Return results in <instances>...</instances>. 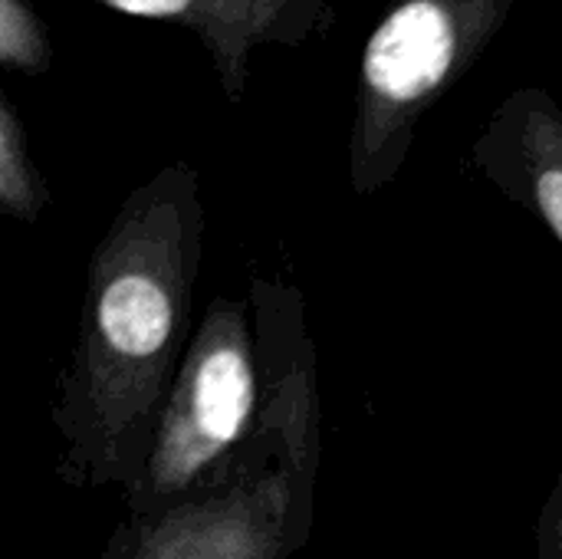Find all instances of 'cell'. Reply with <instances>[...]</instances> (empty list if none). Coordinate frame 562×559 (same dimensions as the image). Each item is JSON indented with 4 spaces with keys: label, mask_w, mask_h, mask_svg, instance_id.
I'll return each instance as SVG.
<instances>
[{
    "label": "cell",
    "mask_w": 562,
    "mask_h": 559,
    "mask_svg": "<svg viewBox=\"0 0 562 559\" xmlns=\"http://www.w3.org/2000/svg\"><path fill=\"white\" fill-rule=\"evenodd\" d=\"M198 171L175 161L135 188L89 260L69 362L56 379V474L76 488H132L191 346L204 254Z\"/></svg>",
    "instance_id": "cell-1"
},
{
    "label": "cell",
    "mask_w": 562,
    "mask_h": 559,
    "mask_svg": "<svg viewBox=\"0 0 562 559\" xmlns=\"http://www.w3.org/2000/svg\"><path fill=\"white\" fill-rule=\"evenodd\" d=\"M254 306L267 369L263 438L254 458L227 488L122 524L102 559H293L310 540L319 465L313 349L296 290L263 283Z\"/></svg>",
    "instance_id": "cell-2"
},
{
    "label": "cell",
    "mask_w": 562,
    "mask_h": 559,
    "mask_svg": "<svg viewBox=\"0 0 562 559\" xmlns=\"http://www.w3.org/2000/svg\"><path fill=\"white\" fill-rule=\"evenodd\" d=\"M267 369L257 316L217 297L198 323L168 392L151 458L125 488L132 517H158L227 488L263 438Z\"/></svg>",
    "instance_id": "cell-3"
},
{
    "label": "cell",
    "mask_w": 562,
    "mask_h": 559,
    "mask_svg": "<svg viewBox=\"0 0 562 559\" xmlns=\"http://www.w3.org/2000/svg\"><path fill=\"white\" fill-rule=\"evenodd\" d=\"M514 0H398L359 59L349 185L359 198L402 171L422 119L474 69Z\"/></svg>",
    "instance_id": "cell-4"
},
{
    "label": "cell",
    "mask_w": 562,
    "mask_h": 559,
    "mask_svg": "<svg viewBox=\"0 0 562 559\" xmlns=\"http://www.w3.org/2000/svg\"><path fill=\"white\" fill-rule=\"evenodd\" d=\"M99 7L191 30L207 49L227 102L247 92L257 46H303L333 26V0H92Z\"/></svg>",
    "instance_id": "cell-5"
},
{
    "label": "cell",
    "mask_w": 562,
    "mask_h": 559,
    "mask_svg": "<svg viewBox=\"0 0 562 559\" xmlns=\"http://www.w3.org/2000/svg\"><path fill=\"white\" fill-rule=\"evenodd\" d=\"M471 165L562 247V109L547 89H514L474 138Z\"/></svg>",
    "instance_id": "cell-6"
},
{
    "label": "cell",
    "mask_w": 562,
    "mask_h": 559,
    "mask_svg": "<svg viewBox=\"0 0 562 559\" xmlns=\"http://www.w3.org/2000/svg\"><path fill=\"white\" fill-rule=\"evenodd\" d=\"M0 204L23 224H36L49 204V191L30 155L23 119L7 92H0Z\"/></svg>",
    "instance_id": "cell-7"
},
{
    "label": "cell",
    "mask_w": 562,
    "mask_h": 559,
    "mask_svg": "<svg viewBox=\"0 0 562 559\" xmlns=\"http://www.w3.org/2000/svg\"><path fill=\"white\" fill-rule=\"evenodd\" d=\"M0 63L23 76L53 66V43L30 0H0Z\"/></svg>",
    "instance_id": "cell-8"
},
{
    "label": "cell",
    "mask_w": 562,
    "mask_h": 559,
    "mask_svg": "<svg viewBox=\"0 0 562 559\" xmlns=\"http://www.w3.org/2000/svg\"><path fill=\"white\" fill-rule=\"evenodd\" d=\"M537 559H562V478L537 521Z\"/></svg>",
    "instance_id": "cell-9"
}]
</instances>
